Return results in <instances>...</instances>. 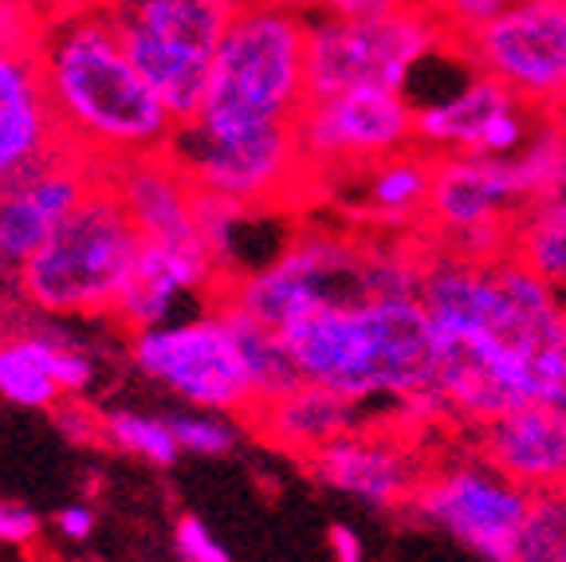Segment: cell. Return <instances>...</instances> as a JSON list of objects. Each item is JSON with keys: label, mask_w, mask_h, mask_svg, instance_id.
<instances>
[{"label": "cell", "mask_w": 566, "mask_h": 562, "mask_svg": "<svg viewBox=\"0 0 566 562\" xmlns=\"http://www.w3.org/2000/svg\"><path fill=\"white\" fill-rule=\"evenodd\" d=\"M32 60L67 149L98 169L169 149L177 118L130 60L103 9L55 17L35 40Z\"/></svg>", "instance_id": "1"}, {"label": "cell", "mask_w": 566, "mask_h": 562, "mask_svg": "<svg viewBox=\"0 0 566 562\" xmlns=\"http://www.w3.org/2000/svg\"><path fill=\"white\" fill-rule=\"evenodd\" d=\"M300 378L350 402H406L437 386L433 319L421 295L327 299L280 326Z\"/></svg>", "instance_id": "2"}, {"label": "cell", "mask_w": 566, "mask_h": 562, "mask_svg": "<svg viewBox=\"0 0 566 562\" xmlns=\"http://www.w3.org/2000/svg\"><path fill=\"white\" fill-rule=\"evenodd\" d=\"M417 295L433 319L484 331L515 366L527 402L566 405V308L523 260L441 252L421 264Z\"/></svg>", "instance_id": "3"}, {"label": "cell", "mask_w": 566, "mask_h": 562, "mask_svg": "<svg viewBox=\"0 0 566 562\" xmlns=\"http://www.w3.org/2000/svg\"><path fill=\"white\" fill-rule=\"evenodd\" d=\"M307 103V12L292 0H240L212 55L193 126L209 138L295 123Z\"/></svg>", "instance_id": "4"}, {"label": "cell", "mask_w": 566, "mask_h": 562, "mask_svg": "<svg viewBox=\"0 0 566 562\" xmlns=\"http://www.w3.org/2000/svg\"><path fill=\"white\" fill-rule=\"evenodd\" d=\"M138 252L142 232L103 174L20 268L17 288L35 311L52 319H103L115 311Z\"/></svg>", "instance_id": "5"}, {"label": "cell", "mask_w": 566, "mask_h": 562, "mask_svg": "<svg viewBox=\"0 0 566 562\" xmlns=\"http://www.w3.org/2000/svg\"><path fill=\"white\" fill-rule=\"evenodd\" d=\"M449 40L424 0L381 12H307V98L354 87L406 91L417 63Z\"/></svg>", "instance_id": "6"}, {"label": "cell", "mask_w": 566, "mask_h": 562, "mask_svg": "<svg viewBox=\"0 0 566 562\" xmlns=\"http://www.w3.org/2000/svg\"><path fill=\"white\" fill-rule=\"evenodd\" d=\"M240 0H103V17L177 126L197 118L212 55Z\"/></svg>", "instance_id": "7"}, {"label": "cell", "mask_w": 566, "mask_h": 562, "mask_svg": "<svg viewBox=\"0 0 566 562\" xmlns=\"http://www.w3.org/2000/svg\"><path fill=\"white\" fill-rule=\"evenodd\" d=\"M130 362L150 382L197 409L252 414L260 402L240 339L221 303L205 315L166 319L146 331H130Z\"/></svg>", "instance_id": "8"}, {"label": "cell", "mask_w": 566, "mask_h": 562, "mask_svg": "<svg viewBox=\"0 0 566 562\" xmlns=\"http://www.w3.org/2000/svg\"><path fill=\"white\" fill-rule=\"evenodd\" d=\"M406 508L476 559L515 562L531 492L476 452L424 468Z\"/></svg>", "instance_id": "9"}, {"label": "cell", "mask_w": 566, "mask_h": 562, "mask_svg": "<svg viewBox=\"0 0 566 562\" xmlns=\"http://www.w3.org/2000/svg\"><path fill=\"white\" fill-rule=\"evenodd\" d=\"M531 205L515 158L492 154H437L433 189L424 201V225L449 252L492 260L512 244V225Z\"/></svg>", "instance_id": "10"}, {"label": "cell", "mask_w": 566, "mask_h": 562, "mask_svg": "<svg viewBox=\"0 0 566 562\" xmlns=\"http://www.w3.org/2000/svg\"><path fill=\"white\" fill-rule=\"evenodd\" d=\"M457 44L472 67L512 87L523 103L558 106L566 98V0H515Z\"/></svg>", "instance_id": "11"}, {"label": "cell", "mask_w": 566, "mask_h": 562, "mask_svg": "<svg viewBox=\"0 0 566 562\" xmlns=\"http://www.w3.org/2000/svg\"><path fill=\"white\" fill-rule=\"evenodd\" d=\"M307 174L315 169H354L386 158L394 149L413 146V103L401 91L354 87L338 95L307 98L295 115Z\"/></svg>", "instance_id": "12"}, {"label": "cell", "mask_w": 566, "mask_h": 562, "mask_svg": "<svg viewBox=\"0 0 566 562\" xmlns=\"http://www.w3.org/2000/svg\"><path fill=\"white\" fill-rule=\"evenodd\" d=\"M169 158L186 169L189 181L209 194L244 205H272L307 177L295 123L264 126L237 138H209L193 126H177Z\"/></svg>", "instance_id": "13"}, {"label": "cell", "mask_w": 566, "mask_h": 562, "mask_svg": "<svg viewBox=\"0 0 566 562\" xmlns=\"http://www.w3.org/2000/svg\"><path fill=\"white\" fill-rule=\"evenodd\" d=\"M103 174L91 158L60 146L12 177L0 189V272L17 275Z\"/></svg>", "instance_id": "14"}, {"label": "cell", "mask_w": 566, "mask_h": 562, "mask_svg": "<svg viewBox=\"0 0 566 562\" xmlns=\"http://www.w3.org/2000/svg\"><path fill=\"white\" fill-rule=\"evenodd\" d=\"M221 283L224 272L212 248L205 244V237L142 240L138 264H134L111 319H118L126 331H146V326L166 323L181 295H197V291L212 288L221 291Z\"/></svg>", "instance_id": "15"}, {"label": "cell", "mask_w": 566, "mask_h": 562, "mask_svg": "<svg viewBox=\"0 0 566 562\" xmlns=\"http://www.w3.org/2000/svg\"><path fill=\"white\" fill-rule=\"evenodd\" d=\"M311 472L335 492L374 508H406L424 468L401 437L350 429L311 452Z\"/></svg>", "instance_id": "16"}, {"label": "cell", "mask_w": 566, "mask_h": 562, "mask_svg": "<svg viewBox=\"0 0 566 562\" xmlns=\"http://www.w3.org/2000/svg\"><path fill=\"white\" fill-rule=\"evenodd\" d=\"M480 457L527 492L566 483V405L520 402L480 425Z\"/></svg>", "instance_id": "17"}, {"label": "cell", "mask_w": 566, "mask_h": 562, "mask_svg": "<svg viewBox=\"0 0 566 562\" xmlns=\"http://www.w3.org/2000/svg\"><path fill=\"white\" fill-rule=\"evenodd\" d=\"M95 362L52 331L0 334V397L20 409H55L91 389Z\"/></svg>", "instance_id": "18"}, {"label": "cell", "mask_w": 566, "mask_h": 562, "mask_svg": "<svg viewBox=\"0 0 566 562\" xmlns=\"http://www.w3.org/2000/svg\"><path fill=\"white\" fill-rule=\"evenodd\" d=\"M60 146L32 52L0 40V189Z\"/></svg>", "instance_id": "19"}, {"label": "cell", "mask_w": 566, "mask_h": 562, "mask_svg": "<svg viewBox=\"0 0 566 562\" xmlns=\"http://www.w3.org/2000/svg\"><path fill=\"white\" fill-rule=\"evenodd\" d=\"M111 185H115L118 201L130 212L134 229L142 240H186L201 237L197 229V185L189 174L169 158V149L161 154H142L123 166L106 169Z\"/></svg>", "instance_id": "20"}, {"label": "cell", "mask_w": 566, "mask_h": 562, "mask_svg": "<svg viewBox=\"0 0 566 562\" xmlns=\"http://www.w3.org/2000/svg\"><path fill=\"white\" fill-rule=\"evenodd\" d=\"M358 414H363L358 402L335 394L331 386L300 378L292 389L260 402L248 417H252V425H256V433L268 445L295 452V457H311L327 440L358 429Z\"/></svg>", "instance_id": "21"}, {"label": "cell", "mask_w": 566, "mask_h": 562, "mask_svg": "<svg viewBox=\"0 0 566 562\" xmlns=\"http://www.w3.org/2000/svg\"><path fill=\"white\" fill-rule=\"evenodd\" d=\"M515 103L523 98L512 87L472 67L457 91L413 103V142L433 154H480L488 126Z\"/></svg>", "instance_id": "22"}, {"label": "cell", "mask_w": 566, "mask_h": 562, "mask_svg": "<svg viewBox=\"0 0 566 562\" xmlns=\"http://www.w3.org/2000/svg\"><path fill=\"white\" fill-rule=\"evenodd\" d=\"M433 169L437 154L424 146H406L394 149L386 158L370 162V166L354 169L363 189H358V201L370 217L386 220V225H413L424 220V201H429V189H433Z\"/></svg>", "instance_id": "23"}, {"label": "cell", "mask_w": 566, "mask_h": 562, "mask_svg": "<svg viewBox=\"0 0 566 562\" xmlns=\"http://www.w3.org/2000/svg\"><path fill=\"white\" fill-rule=\"evenodd\" d=\"M507 252L531 268L566 308V201H535L515 217Z\"/></svg>", "instance_id": "24"}, {"label": "cell", "mask_w": 566, "mask_h": 562, "mask_svg": "<svg viewBox=\"0 0 566 562\" xmlns=\"http://www.w3.org/2000/svg\"><path fill=\"white\" fill-rule=\"evenodd\" d=\"M103 440H111L118 452H130V457L146 460V465H158V468L174 465V460L181 457V445H177L166 417L134 414V409H115V414H106Z\"/></svg>", "instance_id": "25"}, {"label": "cell", "mask_w": 566, "mask_h": 562, "mask_svg": "<svg viewBox=\"0 0 566 562\" xmlns=\"http://www.w3.org/2000/svg\"><path fill=\"white\" fill-rule=\"evenodd\" d=\"M523 562H566V483L531 492L527 523L520 539Z\"/></svg>", "instance_id": "26"}, {"label": "cell", "mask_w": 566, "mask_h": 562, "mask_svg": "<svg viewBox=\"0 0 566 562\" xmlns=\"http://www.w3.org/2000/svg\"><path fill=\"white\" fill-rule=\"evenodd\" d=\"M169 429H174L181 452H193V457H224L237 448V425L229 422V414H217V409H189V414H169Z\"/></svg>", "instance_id": "27"}, {"label": "cell", "mask_w": 566, "mask_h": 562, "mask_svg": "<svg viewBox=\"0 0 566 562\" xmlns=\"http://www.w3.org/2000/svg\"><path fill=\"white\" fill-rule=\"evenodd\" d=\"M424 4L441 20L444 32H449L452 40H460V35L476 32L480 24L495 20L500 12H507L515 0H424Z\"/></svg>", "instance_id": "28"}, {"label": "cell", "mask_w": 566, "mask_h": 562, "mask_svg": "<svg viewBox=\"0 0 566 562\" xmlns=\"http://www.w3.org/2000/svg\"><path fill=\"white\" fill-rule=\"evenodd\" d=\"M174 551H177V559H186V562H224V559H229L224 543L212 535V531L205 528L197 516H181V519H177Z\"/></svg>", "instance_id": "29"}, {"label": "cell", "mask_w": 566, "mask_h": 562, "mask_svg": "<svg viewBox=\"0 0 566 562\" xmlns=\"http://www.w3.org/2000/svg\"><path fill=\"white\" fill-rule=\"evenodd\" d=\"M44 523L28 503L17 500H0V543L4 547H35Z\"/></svg>", "instance_id": "30"}, {"label": "cell", "mask_w": 566, "mask_h": 562, "mask_svg": "<svg viewBox=\"0 0 566 562\" xmlns=\"http://www.w3.org/2000/svg\"><path fill=\"white\" fill-rule=\"evenodd\" d=\"M52 523H55V531H60V539H67V543H87V539L95 535V511H91L87 503L60 508Z\"/></svg>", "instance_id": "31"}, {"label": "cell", "mask_w": 566, "mask_h": 562, "mask_svg": "<svg viewBox=\"0 0 566 562\" xmlns=\"http://www.w3.org/2000/svg\"><path fill=\"white\" fill-rule=\"evenodd\" d=\"M303 12H381V9H398V4H413V0H292Z\"/></svg>", "instance_id": "32"}, {"label": "cell", "mask_w": 566, "mask_h": 562, "mask_svg": "<svg viewBox=\"0 0 566 562\" xmlns=\"http://www.w3.org/2000/svg\"><path fill=\"white\" fill-rule=\"evenodd\" d=\"M327 543H331V554H335L338 562H358L366 554L363 539H358V531H354L350 523H331Z\"/></svg>", "instance_id": "33"}, {"label": "cell", "mask_w": 566, "mask_h": 562, "mask_svg": "<svg viewBox=\"0 0 566 562\" xmlns=\"http://www.w3.org/2000/svg\"><path fill=\"white\" fill-rule=\"evenodd\" d=\"M543 201H566V154H563V166L555 174V185H551V194Z\"/></svg>", "instance_id": "34"}, {"label": "cell", "mask_w": 566, "mask_h": 562, "mask_svg": "<svg viewBox=\"0 0 566 562\" xmlns=\"http://www.w3.org/2000/svg\"><path fill=\"white\" fill-rule=\"evenodd\" d=\"M558 106H563V115H566V98H563V103H558Z\"/></svg>", "instance_id": "35"}]
</instances>
